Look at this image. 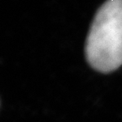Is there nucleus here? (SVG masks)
<instances>
[{"mask_svg": "<svg viewBox=\"0 0 122 122\" xmlns=\"http://www.w3.org/2000/svg\"><path fill=\"white\" fill-rule=\"evenodd\" d=\"M85 54L90 66L101 72H113L122 65V0H108L96 13Z\"/></svg>", "mask_w": 122, "mask_h": 122, "instance_id": "nucleus-1", "label": "nucleus"}]
</instances>
